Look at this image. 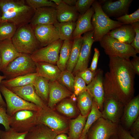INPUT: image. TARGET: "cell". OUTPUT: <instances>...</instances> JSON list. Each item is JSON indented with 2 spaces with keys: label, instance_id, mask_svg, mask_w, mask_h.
<instances>
[{
  "label": "cell",
  "instance_id": "cell-1",
  "mask_svg": "<svg viewBox=\"0 0 139 139\" xmlns=\"http://www.w3.org/2000/svg\"><path fill=\"white\" fill-rule=\"evenodd\" d=\"M109 57V71L103 79L104 96L114 97L125 106L134 97L136 74L130 60Z\"/></svg>",
  "mask_w": 139,
  "mask_h": 139
},
{
  "label": "cell",
  "instance_id": "cell-2",
  "mask_svg": "<svg viewBox=\"0 0 139 139\" xmlns=\"http://www.w3.org/2000/svg\"><path fill=\"white\" fill-rule=\"evenodd\" d=\"M34 10L27 5L25 0H0V22H10L18 28L30 23Z\"/></svg>",
  "mask_w": 139,
  "mask_h": 139
},
{
  "label": "cell",
  "instance_id": "cell-3",
  "mask_svg": "<svg viewBox=\"0 0 139 139\" xmlns=\"http://www.w3.org/2000/svg\"><path fill=\"white\" fill-rule=\"evenodd\" d=\"M94 10L91 20L94 28V42H99L103 37L113 29L123 24L111 19L104 12L98 1L95 0L92 5Z\"/></svg>",
  "mask_w": 139,
  "mask_h": 139
},
{
  "label": "cell",
  "instance_id": "cell-4",
  "mask_svg": "<svg viewBox=\"0 0 139 139\" xmlns=\"http://www.w3.org/2000/svg\"><path fill=\"white\" fill-rule=\"evenodd\" d=\"M12 40L16 49L20 53L31 55L40 48L33 28L29 24L17 28Z\"/></svg>",
  "mask_w": 139,
  "mask_h": 139
},
{
  "label": "cell",
  "instance_id": "cell-5",
  "mask_svg": "<svg viewBox=\"0 0 139 139\" xmlns=\"http://www.w3.org/2000/svg\"><path fill=\"white\" fill-rule=\"evenodd\" d=\"M6 79L36 72V62L31 55L25 53L10 63L2 72Z\"/></svg>",
  "mask_w": 139,
  "mask_h": 139
},
{
  "label": "cell",
  "instance_id": "cell-6",
  "mask_svg": "<svg viewBox=\"0 0 139 139\" xmlns=\"http://www.w3.org/2000/svg\"><path fill=\"white\" fill-rule=\"evenodd\" d=\"M101 47L109 57L118 56L129 60L137 54L131 44L121 42L108 36H104L99 41Z\"/></svg>",
  "mask_w": 139,
  "mask_h": 139
},
{
  "label": "cell",
  "instance_id": "cell-7",
  "mask_svg": "<svg viewBox=\"0 0 139 139\" xmlns=\"http://www.w3.org/2000/svg\"><path fill=\"white\" fill-rule=\"evenodd\" d=\"M38 112L29 110H23L17 111L10 116V127L17 132H28L38 124Z\"/></svg>",
  "mask_w": 139,
  "mask_h": 139
},
{
  "label": "cell",
  "instance_id": "cell-8",
  "mask_svg": "<svg viewBox=\"0 0 139 139\" xmlns=\"http://www.w3.org/2000/svg\"><path fill=\"white\" fill-rule=\"evenodd\" d=\"M38 122L47 126L57 134L68 132L69 124L67 119L48 107L39 111Z\"/></svg>",
  "mask_w": 139,
  "mask_h": 139
},
{
  "label": "cell",
  "instance_id": "cell-9",
  "mask_svg": "<svg viewBox=\"0 0 139 139\" xmlns=\"http://www.w3.org/2000/svg\"><path fill=\"white\" fill-rule=\"evenodd\" d=\"M0 90L5 100L7 113L9 116L22 110H29L38 112L41 109L34 104L22 99L1 84Z\"/></svg>",
  "mask_w": 139,
  "mask_h": 139
},
{
  "label": "cell",
  "instance_id": "cell-10",
  "mask_svg": "<svg viewBox=\"0 0 139 139\" xmlns=\"http://www.w3.org/2000/svg\"><path fill=\"white\" fill-rule=\"evenodd\" d=\"M118 124L102 118H99L92 125L87 135L88 139H109L117 134Z\"/></svg>",
  "mask_w": 139,
  "mask_h": 139
},
{
  "label": "cell",
  "instance_id": "cell-11",
  "mask_svg": "<svg viewBox=\"0 0 139 139\" xmlns=\"http://www.w3.org/2000/svg\"><path fill=\"white\" fill-rule=\"evenodd\" d=\"M63 41L59 39L39 49L31 55V57L35 62H46L55 65L58 59Z\"/></svg>",
  "mask_w": 139,
  "mask_h": 139
},
{
  "label": "cell",
  "instance_id": "cell-12",
  "mask_svg": "<svg viewBox=\"0 0 139 139\" xmlns=\"http://www.w3.org/2000/svg\"><path fill=\"white\" fill-rule=\"evenodd\" d=\"M93 30L84 33L79 58L72 72L74 76L88 67L92 46L94 42Z\"/></svg>",
  "mask_w": 139,
  "mask_h": 139
},
{
  "label": "cell",
  "instance_id": "cell-13",
  "mask_svg": "<svg viewBox=\"0 0 139 139\" xmlns=\"http://www.w3.org/2000/svg\"><path fill=\"white\" fill-rule=\"evenodd\" d=\"M103 71L97 70L95 75L91 82L87 86V90L101 112L103 108L105 92L103 85Z\"/></svg>",
  "mask_w": 139,
  "mask_h": 139
},
{
  "label": "cell",
  "instance_id": "cell-14",
  "mask_svg": "<svg viewBox=\"0 0 139 139\" xmlns=\"http://www.w3.org/2000/svg\"><path fill=\"white\" fill-rule=\"evenodd\" d=\"M124 106L115 98L104 96L102 117L118 124L121 118Z\"/></svg>",
  "mask_w": 139,
  "mask_h": 139
},
{
  "label": "cell",
  "instance_id": "cell-15",
  "mask_svg": "<svg viewBox=\"0 0 139 139\" xmlns=\"http://www.w3.org/2000/svg\"><path fill=\"white\" fill-rule=\"evenodd\" d=\"M133 0H119L115 1L110 0L98 1L104 12L109 18H116L128 14Z\"/></svg>",
  "mask_w": 139,
  "mask_h": 139
},
{
  "label": "cell",
  "instance_id": "cell-16",
  "mask_svg": "<svg viewBox=\"0 0 139 139\" xmlns=\"http://www.w3.org/2000/svg\"><path fill=\"white\" fill-rule=\"evenodd\" d=\"M35 36L41 47H44L59 39L53 25L39 24L33 28Z\"/></svg>",
  "mask_w": 139,
  "mask_h": 139
},
{
  "label": "cell",
  "instance_id": "cell-17",
  "mask_svg": "<svg viewBox=\"0 0 139 139\" xmlns=\"http://www.w3.org/2000/svg\"><path fill=\"white\" fill-rule=\"evenodd\" d=\"M57 21L56 8L45 7L35 10L29 24L33 28L39 24L53 25Z\"/></svg>",
  "mask_w": 139,
  "mask_h": 139
},
{
  "label": "cell",
  "instance_id": "cell-18",
  "mask_svg": "<svg viewBox=\"0 0 139 139\" xmlns=\"http://www.w3.org/2000/svg\"><path fill=\"white\" fill-rule=\"evenodd\" d=\"M8 89L24 100L34 104L41 109L48 107L47 104L37 94L32 83Z\"/></svg>",
  "mask_w": 139,
  "mask_h": 139
},
{
  "label": "cell",
  "instance_id": "cell-19",
  "mask_svg": "<svg viewBox=\"0 0 139 139\" xmlns=\"http://www.w3.org/2000/svg\"><path fill=\"white\" fill-rule=\"evenodd\" d=\"M49 90L48 107L53 109L55 105L73 93L57 80L49 81Z\"/></svg>",
  "mask_w": 139,
  "mask_h": 139
},
{
  "label": "cell",
  "instance_id": "cell-20",
  "mask_svg": "<svg viewBox=\"0 0 139 139\" xmlns=\"http://www.w3.org/2000/svg\"><path fill=\"white\" fill-rule=\"evenodd\" d=\"M22 54L17 51L12 39L0 41V54L2 60L1 71L2 72L10 63Z\"/></svg>",
  "mask_w": 139,
  "mask_h": 139
},
{
  "label": "cell",
  "instance_id": "cell-21",
  "mask_svg": "<svg viewBox=\"0 0 139 139\" xmlns=\"http://www.w3.org/2000/svg\"><path fill=\"white\" fill-rule=\"evenodd\" d=\"M94 12V9L91 6L84 14L80 15L76 22V27L73 33V40L81 36L83 33L93 30L91 20Z\"/></svg>",
  "mask_w": 139,
  "mask_h": 139
},
{
  "label": "cell",
  "instance_id": "cell-22",
  "mask_svg": "<svg viewBox=\"0 0 139 139\" xmlns=\"http://www.w3.org/2000/svg\"><path fill=\"white\" fill-rule=\"evenodd\" d=\"M123 112V121L126 128L129 129L139 116V95L134 97L124 106Z\"/></svg>",
  "mask_w": 139,
  "mask_h": 139
},
{
  "label": "cell",
  "instance_id": "cell-23",
  "mask_svg": "<svg viewBox=\"0 0 139 139\" xmlns=\"http://www.w3.org/2000/svg\"><path fill=\"white\" fill-rule=\"evenodd\" d=\"M107 35L121 42L131 44L135 32L132 24H123L111 30Z\"/></svg>",
  "mask_w": 139,
  "mask_h": 139
},
{
  "label": "cell",
  "instance_id": "cell-24",
  "mask_svg": "<svg viewBox=\"0 0 139 139\" xmlns=\"http://www.w3.org/2000/svg\"><path fill=\"white\" fill-rule=\"evenodd\" d=\"M36 72L39 76L49 81L57 80L62 72L57 65L48 63L36 62Z\"/></svg>",
  "mask_w": 139,
  "mask_h": 139
},
{
  "label": "cell",
  "instance_id": "cell-25",
  "mask_svg": "<svg viewBox=\"0 0 139 139\" xmlns=\"http://www.w3.org/2000/svg\"><path fill=\"white\" fill-rule=\"evenodd\" d=\"M56 8L57 20L59 22H76L80 15L75 6H69L63 2Z\"/></svg>",
  "mask_w": 139,
  "mask_h": 139
},
{
  "label": "cell",
  "instance_id": "cell-26",
  "mask_svg": "<svg viewBox=\"0 0 139 139\" xmlns=\"http://www.w3.org/2000/svg\"><path fill=\"white\" fill-rule=\"evenodd\" d=\"M57 135L47 126L38 124L27 133L25 139H55Z\"/></svg>",
  "mask_w": 139,
  "mask_h": 139
},
{
  "label": "cell",
  "instance_id": "cell-27",
  "mask_svg": "<svg viewBox=\"0 0 139 139\" xmlns=\"http://www.w3.org/2000/svg\"><path fill=\"white\" fill-rule=\"evenodd\" d=\"M38 76L36 72L20 76L11 79L4 80L1 84L7 88L22 86L33 83Z\"/></svg>",
  "mask_w": 139,
  "mask_h": 139
},
{
  "label": "cell",
  "instance_id": "cell-28",
  "mask_svg": "<svg viewBox=\"0 0 139 139\" xmlns=\"http://www.w3.org/2000/svg\"><path fill=\"white\" fill-rule=\"evenodd\" d=\"M88 116L80 114L75 119L70 120L69 123V139H79L84 129Z\"/></svg>",
  "mask_w": 139,
  "mask_h": 139
},
{
  "label": "cell",
  "instance_id": "cell-29",
  "mask_svg": "<svg viewBox=\"0 0 139 139\" xmlns=\"http://www.w3.org/2000/svg\"><path fill=\"white\" fill-rule=\"evenodd\" d=\"M53 25L60 39L63 41L73 40L72 34L76 27V22L71 21L60 23L57 21Z\"/></svg>",
  "mask_w": 139,
  "mask_h": 139
},
{
  "label": "cell",
  "instance_id": "cell-30",
  "mask_svg": "<svg viewBox=\"0 0 139 139\" xmlns=\"http://www.w3.org/2000/svg\"><path fill=\"white\" fill-rule=\"evenodd\" d=\"M83 41L81 36L77 37L73 40V45L67 62L66 70L72 73L78 61Z\"/></svg>",
  "mask_w": 139,
  "mask_h": 139
},
{
  "label": "cell",
  "instance_id": "cell-31",
  "mask_svg": "<svg viewBox=\"0 0 139 139\" xmlns=\"http://www.w3.org/2000/svg\"><path fill=\"white\" fill-rule=\"evenodd\" d=\"M73 40H66L63 41L60 48L59 59L56 64L62 71L66 70V65L73 45Z\"/></svg>",
  "mask_w": 139,
  "mask_h": 139
},
{
  "label": "cell",
  "instance_id": "cell-32",
  "mask_svg": "<svg viewBox=\"0 0 139 139\" xmlns=\"http://www.w3.org/2000/svg\"><path fill=\"white\" fill-rule=\"evenodd\" d=\"M32 84L37 94L47 104L49 97V81L43 77L38 76Z\"/></svg>",
  "mask_w": 139,
  "mask_h": 139
},
{
  "label": "cell",
  "instance_id": "cell-33",
  "mask_svg": "<svg viewBox=\"0 0 139 139\" xmlns=\"http://www.w3.org/2000/svg\"><path fill=\"white\" fill-rule=\"evenodd\" d=\"M77 97V105L80 114L83 116H88L92 106V97L87 90L81 93Z\"/></svg>",
  "mask_w": 139,
  "mask_h": 139
},
{
  "label": "cell",
  "instance_id": "cell-34",
  "mask_svg": "<svg viewBox=\"0 0 139 139\" xmlns=\"http://www.w3.org/2000/svg\"><path fill=\"white\" fill-rule=\"evenodd\" d=\"M101 118H102V112L99 110L96 103L93 101L91 110L87 116L81 137L86 135L92 124L98 119Z\"/></svg>",
  "mask_w": 139,
  "mask_h": 139
},
{
  "label": "cell",
  "instance_id": "cell-35",
  "mask_svg": "<svg viewBox=\"0 0 139 139\" xmlns=\"http://www.w3.org/2000/svg\"><path fill=\"white\" fill-rule=\"evenodd\" d=\"M74 102L70 99H64L56 107L58 111L69 117H72L77 114V109Z\"/></svg>",
  "mask_w": 139,
  "mask_h": 139
},
{
  "label": "cell",
  "instance_id": "cell-36",
  "mask_svg": "<svg viewBox=\"0 0 139 139\" xmlns=\"http://www.w3.org/2000/svg\"><path fill=\"white\" fill-rule=\"evenodd\" d=\"M17 28L13 23L8 22H0V41L12 39Z\"/></svg>",
  "mask_w": 139,
  "mask_h": 139
},
{
  "label": "cell",
  "instance_id": "cell-37",
  "mask_svg": "<svg viewBox=\"0 0 139 139\" xmlns=\"http://www.w3.org/2000/svg\"><path fill=\"white\" fill-rule=\"evenodd\" d=\"M57 81L70 91L73 92L75 76L72 73L66 70L62 71Z\"/></svg>",
  "mask_w": 139,
  "mask_h": 139
},
{
  "label": "cell",
  "instance_id": "cell-38",
  "mask_svg": "<svg viewBox=\"0 0 139 139\" xmlns=\"http://www.w3.org/2000/svg\"><path fill=\"white\" fill-rule=\"evenodd\" d=\"M27 133L17 132L11 127L7 131L0 129V139H25Z\"/></svg>",
  "mask_w": 139,
  "mask_h": 139
},
{
  "label": "cell",
  "instance_id": "cell-39",
  "mask_svg": "<svg viewBox=\"0 0 139 139\" xmlns=\"http://www.w3.org/2000/svg\"><path fill=\"white\" fill-rule=\"evenodd\" d=\"M26 3L29 7L34 10L45 7H56L57 5L50 0H26Z\"/></svg>",
  "mask_w": 139,
  "mask_h": 139
},
{
  "label": "cell",
  "instance_id": "cell-40",
  "mask_svg": "<svg viewBox=\"0 0 139 139\" xmlns=\"http://www.w3.org/2000/svg\"><path fill=\"white\" fill-rule=\"evenodd\" d=\"M115 19L123 24H132L139 22V8L131 14H126Z\"/></svg>",
  "mask_w": 139,
  "mask_h": 139
},
{
  "label": "cell",
  "instance_id": "cell-41",
  "mask_svg": "<svg viewBox=\"0 0 139 139\" xmlns=\"http://www.w3.org/2000/svg\"><path fill=\"white\" fill-rule=\"evenodd\" d=\"M87 91V86L84 81L80 77L75 76L73 93L77 96L81 93Z\"/></svg>",
  "mask_w": 139,
  "mask_h": 139
},
{
  "label": "cell",
  "instance_id": "cell-42",
  "mask_svg": "<svg viewBox=\"0 0 139 139\" xmlns=\"http://www.w3.org/2000/svg\"><path fill=\"white\" fill-rule=\"evenodd\" d=\"M94 0H77L75 7L80 15L84 14L90 7Z\"/></svg>",
  "mask_w": 139,
  "mask_h": 139
},
{
  "label": "cell",
  "instance_id": "cell-43",
  "mask_svg": "<svg viewBox=\"0 0 139 139\" xmlns=\"http://www.w3.org/2000/svg\"><path fill=\"white\" fill-rule=\"evenodd\" d=\"M96 72V71L93 72L91 71L89 68H88L77 73L76 76H78L81 78L84 81L86 84L88 85L91 82L93 79Z\"/></svg>",
  "mask_w": 139,
  "mask_h": 139
},
{
  "label": "cell",
  "instance_id": "cell-44",
  "mask_svg": "<svg viewBox=\"0 0 139 139\" xmlns=\"http://www.w3.org/2000/svg\"><path fill=\"white\" fill-rule=\"evenodd\" d=\"M10 116L7 113L6 108L0 106V124L3 125L5 131L9 130L11 127L10 125Z\"/></svg>",
  "mask_w": 139,
  "mask_h": 139
},
{
  "label": "cell",
  "instance_id": "cell-45",
  "mask_svg": "<svg viewBox=\"0 0 139 139\" xmlns=\"http://www.w3.org/2000/svg\"><path fill=\"white\" fill-rule=\"evenodd\" d=\"M131 24L134 29L135 35L131 45L137 54L139 53V22H135Z\"/></svg>",
  "mask_w": 139,
  "mask_h": 139
},
{
  "label": "cell",
  "instance_id": "cell-46",
  "mask_svg": "<svg viewBox=\"0 0 139 139\" xmlns=\"http://www.w3.org/2000/svg\"><path fill=\"white\" fill-rule=\"evenodd\" d=\"M117 134L118 139H136L120 125H118Z\"/></svg>",
  "mask_w": 139,
  "mask_h": 139
},
{
  "label": "cell",
  "instance_id": "cell-47",
  "mask_svg": "<svg viewBox=\"0 0 139 139\" xmlns=\"http://www.w3.org/2000/svg\"><path fill=\"white\" fill-rule=\"evenodd\" d=\"M129 131L131 135L136 139H139V116L133 123Z\"/></svg>",
  "mask_w": 139,
  "mask_h": 139
},
{
  "label": "cell",
  "instance_id": "cell-48",
  "mask_svg": "<svg viewBox=\"0 0 139 139\" xmlns=\"http://www.w3.org/2000/svg\"><path fill=\"white\" fill-rule=\"evenodd\" d=\"M100 55V54L99 50L98 48H95L94 54L90 66L89 68L91 71L94 72L97 70L98 61Z\"/></svg>",
  "mask_w": 139,
  "mask_h": 139
},
{
  "label": "cell",
  "instance_id": "cell-49",
  "mask_svg": "<svg viewBox=\"0 0 139 139\" xmlns=\"http://www.w3.org/2000/svg\"><path fill=\"white\" fill-rule=\"evenodd\" d=\"M132 66L136 74L139 75V57L137 56L133 57L130 60Z\"/></svg>",
  "mask_w": 139,
  "mask_h": 139
},
{
  "label": "cell",
  "instance_id": "cell-50",
  "mask_svg": "<svg viewBox=\"0 0 139 139\" xmlns=\"http://www.w3.org/2000/svg\"><path fill=\"white\" fill-rule=\"evenodd\" d=\"M6 79V77L4 75H0V86L1 82L2 80ZM0 106H3L6 108V104L4 101L1 95L0 90Z\"/></svg>",
  "mask_w": 139,
  "mask_h": 139
},
{
  "label": "cell",
  "instance_id": "cell-51",
  "mask_svg": "<svg viewBox=\"0 0 139 139\" xmlns=\"http://www.w3.org/2000/svg\"><path fill=\"white\" fill-rule=\"evenodd\" d=\"M63 2L71 6H75L77 0H62Z\"/></svg>",
  "mask_w": 139,
  "mask_h": 139
},
{
  "label": "cell",
  "instance_id": "cell-52",
  "mask_svg": "<svg viewBox=\"0 0 139 139\" xmlns=\"http://www.w3.org/2000/svg\"><path fill=\"white\" fill-rule=\"evenodd\" d=\"M55 139H69L68 136L65 133H61L58 134L56 136Z\"/></svg>",
  "mask_w": 139,
  "mask_h": 139
},
{
  "label": "cell",
  "instance_id": "cell-53",
  "mask_svg": "<svg viewBox=\"0 0 139 139\" xmlns=\"http://www.w3.org/2000/svg\"><path fill=\"white\" fill-rule=\"evenodd\" d=\"M70 100L73 102H75L77 101V98L76 96L73 93L70 97Z\"/></svg>",
  "mask_w": 139,
  "mask_h": 139
},
{
  "label": "cell",
  "instance_id": "cell-54",
  "mask_svg": "<svg viewBox=\"0 0 139 139\" xmlns=\"http://www.w3.org/2000/svg\"><path fill=\"white\" fill-rule=\"evenodd\" d=\"M54 2L57 5H59L62 2V0H50Z\"/></svg>",
  "mask_w": 139,
  "mask_h": 139
},
{
  "label": "cell",
  "instance_id": "cell-55",
  "mask_svg": "<svg viewBox=\"0 0 139 139\" xmlns=\"http://www.w3.org/2000/svg\"><path fill=\"white\" fill-rule=\"evenodd\" d=\"M109 139H118L117 134L113 135L110 137Z\"/></svg>",
  "mask_w": 139,
  "mask_h": 139
},
{
  "label": "cell",
  "instance_id": "cell-56",
  "mask_svg": "<svg viewBox=\"0 0 139 139\" xmlns=\"http://www.w3.org/2000/svg\"><path fill=\"white\" fill-rule=\"evenodd\" d=\"M79 139H88L87 134L81 137Z\"/></svg>",
  "mask_w": 139,
  "mask_h": 139
},
{
  "label": "cell",
  "instance_id": "cell-57",
  "mask_svg": "<svg viewBox=\"0 0 139 139\" xmlns=\"http://www.w3.org/2000/svg\"><path fill=\"white\" fill-rule=\"evenodd\" d=\"M2 60L0 54V72L1 71V64Z\"/></svg>",
  "mask_w": 139,
  "mask_h": 139
},
{
  "label": "cell",
  "instance_id": "cell-58",
  "mask_svg": "<svg viewBox=\"0 0 139 139\" xmlns=\"http://www.w3.org/2000/svg\"><path fill=\"white\" fill-rule=\"evenodd\" d=\"M1 11L0 10V22L1 21Z\"/></svg>",
  "mask_w": 139,
  "mask_h": 139
},
{
  "label": "cell",
  "instance_id": "cell-59",
  "mask_svg": "<svg viewBox=\"0 0 139 139\" xmlns=\"http://www.w3.org/2000/svg\"></svg>",
  "mask_w": 139,
  "mask_h": 139
}]
</instances>
